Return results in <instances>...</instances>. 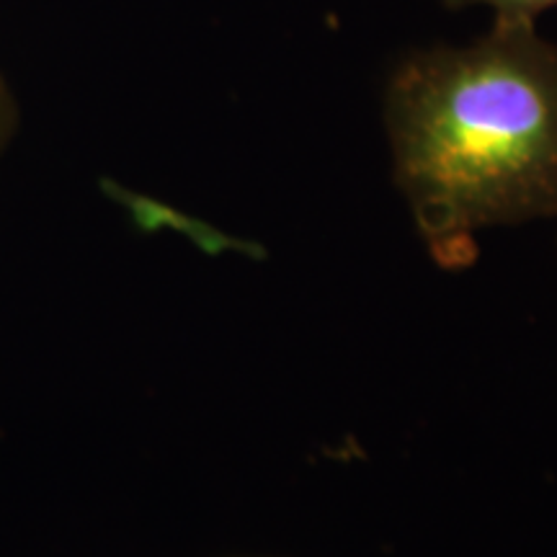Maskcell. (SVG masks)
I'll list each match as a JSON object with an SVG mask.
<instances>
[{
	"label": "cell",
	"mask_w": 557,
	"mask_h": 557,
	"mask_svg": "<svg viewBox=\"0 0 557 557\" xmlns=\"http://www.w3.org/2000/svg\"><path fill=\"white\" fill-rule=\"evenodd\" d=\"M395 178L444 267L472 235L557 218V45L504 24L475 45L416 52L387 88Z\"/></svg>",
	"instance_id": "6da1fadb"
},
{
	"label": "cell",
	"mask_w": 557,
	"mask_h": 557,
	"mask_svg": "<svg viewBox=\"0 0 557 557\" xmlns=\"http://www.w3.org/2000/svg\"><path fill=\"white\" fill-rule=\"evenodd\" d=\"M451 9H465V5L483 3L496 11V21L504 24H534L540 13L557 9V0H444Z\"/></svg>",
	"instance_id": "7a4b0ae2"
},
{
	"label": "cell",
	"mask_w": 557,
	"mask_h": 557,
	"mask_svg": "<svg viewBox=\"0 0 557 557\" xmlns=\"http://www.w3.org/2000/svg\"><path fill=\"white\" fill-rule=\"evenodd\" d=\"M9 116H11V101H9V94H5L3 83H0V137H3L5 127H9Z\"/></svg>",
	"instance_id": "3957f363"
}]
</instances>
